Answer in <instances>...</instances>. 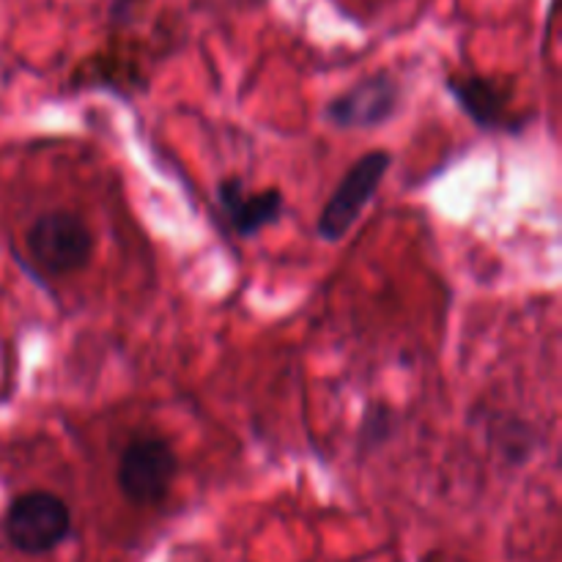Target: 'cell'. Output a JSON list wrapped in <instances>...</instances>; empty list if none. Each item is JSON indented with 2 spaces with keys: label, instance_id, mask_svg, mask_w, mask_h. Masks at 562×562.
<instances>
[{
  "label": "cell",
  "instance_id": "cell-1",
  "mask_svg": "<svg viewBox=\"0 0 562 562\" xmlns=\"http://www.w3.org/2000/svg\"><path fill=\"white\" fill-rule=\"evenodd\" d=\"M3 536L16 552L49 554L71 536V510L58 494L25 492L3 514Z\"/></svg>",
  "mask_w": 562,
  "mask_h": 562
},
{
  "label": "cell",
  "instance_id": "cell-2",
  "mask_svg": "<svg viewBox=\"0 0 562 562\" xmlns=\"http://www.w3.org/2000/svg\"><path fill=\"white\" fill-rule=\"evenodd\" d=\"M27 252L49 274H71L88 267L93 256V231L69 209H49L25 234Z\"/></svg>",
  "mask_w": 562,
  "mask_h": 562
},
{
  "label": "cell",
  "instance_id": "cell-3",
  "mask_svg": "<svg viewBox=\"0 0 562 562\" xmlns=\"http://www.w3.org/2000/svg\"><path fill=\"white\" fill-rule=\"evenodd\" d=\"M179 475V456L159 437H137L121 450L115 464L119 492L132 505H159Z\"/></svg>",
  "mask_w": 562,
  "mask_h": 562
},
{
  "label": "cell",
  "instance_id": "cell-4",
  "mask_svg": "<svg viewBox=\"0 0 562 562\" xmlns=\"http://www.w3.org/2000/svg\"><path fill=\"white\" fill-rule=\"evenodd\" d=\"M393 165V157L387 151H368L366 157L357 159L340 184L335 187L333 198L322 209L316 231L324 241H340L351 231V225L360 220L362 209L371 203L373 192L379 190L382 179L387 176V168Z\"/></svg>",
  "mask_w": 562,
  "mask_h": 562
},
{
  "label": "cell",
  "instance_id": "cell-5",
  "mask_svg": "<svg viewBox=\"0 0 562 562\" xmlns=\"http://www.w3.org/2000/svg\"><path fill=\"white\" fill-rule=\"evenodd\" d=\"M401 108V86L387 75L366 77L349 91L338 93L333 102L327 104L324 115L329 124L340 126V130H373L382 126L398 113Z\"/></svg>",
  "mask_w": 562,
  "mask_h": 562
},
{
  "label": "cell",
  "instance_id": "cell-6",
  "mask_svg": "<svg viewBox=\"0 0 562 562\" xmlns=\"http://www.w3.org/2000/svg\"><path fill=\"white\" fill-rule=\"evenodd\" d=\"M214 192H217L220 212L225 214L234 234L241 236V239L258 236L267 225L278 223L280 214H283V195L274 187L263 192H252L247 190L239 176H228V179L220 181Z\"/></svg>",
  "mask_w": 562,
  "mask_h": 562
},
{
  "label": "cell",
  "instance_id": "cell-7",
  "mask_svg": "<svg viewBox=\"0 0 562 562\" xmlns=\"http://www.w3.org/2000/svg\"><path fill=\"white\" fill-rule=\"evenodd\" d=\"M448 91L453 93L459 108L475 121L481 130H508L510 124V88L497 82L494 77L470 75L448 77Z\"/></svg>",
  "mask_w": 562,
  "mask_h": 562
},
{
  "label": "cell",
  "instance_id": "cell-8",
  "mask_svg": "<svg viewBox=\"0 0 562 562\" xmlns=\"http://www.w3.org/2000/svg\"><path fill=\"white\" fill-rule=\"evenodd\" d=\"M360 434L366 448H376V445H382L384 439L393 434V412H390V406L384 404L368 406L366 417H362Z\"/></svg>",
  "mask_w": 562,
  "mask_h": 562
}]
</instances>
